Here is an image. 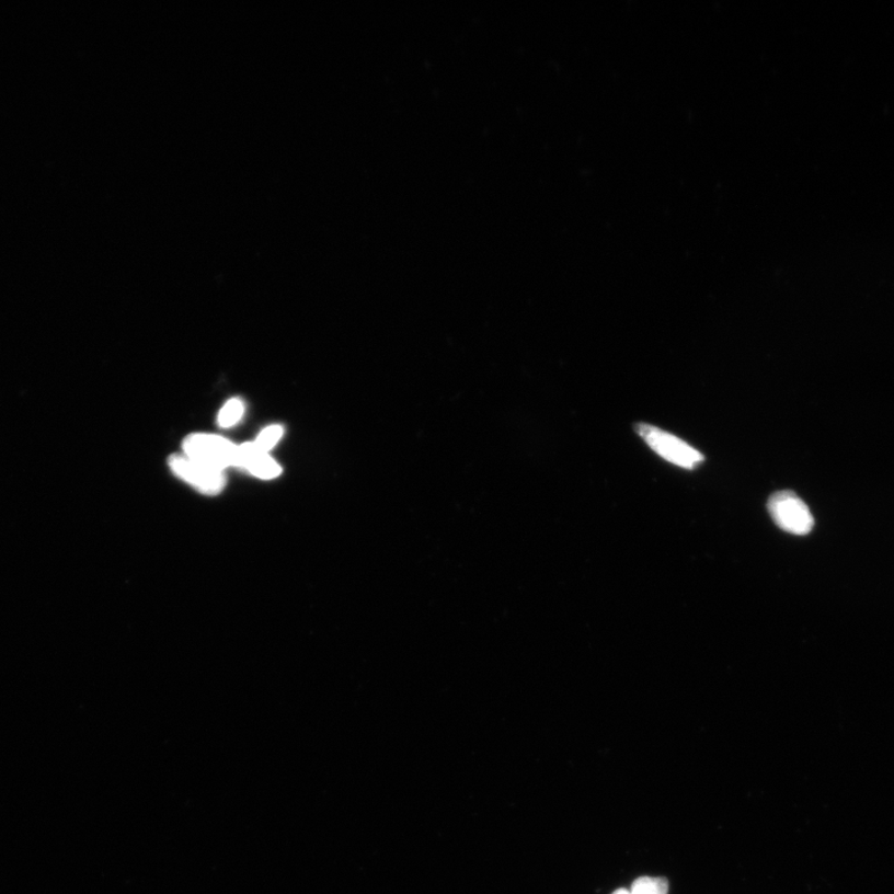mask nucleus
Returning a JSON list of instances; mask_svg holds the SVG:
<instances>
[{
  "label": "nucleus",
  "mask_w": 894,
  "mask_h": 894,
  "mask_svg": "<svg viewBox=\"0 0 894 894\" xmlns=\"http://www.w3.org/2000/svg\"><path fill=\"white\" fill-rule=\"evenodd\" d=\"M183 450L186 458L218 471H224L229 466L237 463L238 446L218 435L192 434L186 436Z\"/></svg>",
  "instance_id": "nucleus-1"
},
{
  "label": "nucleus",
  "mask_w": 894,
  "mask_h": 894,
  "mask_svg": "<svg viewBox=\"0 0 894 894\" xmlns=\"http://www.w3.org/2000/svg\"><path fill=\"white\" fill-rule=\"evenodd\" d=\"M768 511L775 524L790 535L806 536L814 528L812 512L794 492L775 493L768 501Z\"/></svg>",
  "instance_id": "nucleus-2"
},
{
  "label": "nucleus",
  "mask_w": 894,
  "mask_h": 894,
  "mask_svg": "<svg viewBox=\"0 0 894 894\" xmlns=\"http://www.w3.org/2000/svg\"><path fill=\"white\" fill-rule=\"evenodd\" d=\"M637 432L661 458L679 466V468L691 470L704 460V456L700 451L678 439V437L661 431L658 427L639 424Z\"/></svg>",
  "instance_id": "nucleus-3"
},
{
  "label": "nucleus",
  "mask_w": 894,
  "mask_h": 894,
  "mask_svg": "<svg viewBox=\"0 0 894 894\" xmlns=\"http://www.w3.org/2000/svg\"><path fill=\"white\" fill-rule=\"evenodd\" d=\"M171 470L192 484L205 495L216 496L226 488L227 479L224 471L208 468L197 461L186 458L185 455H173L170 458Z\"/></svg>",
  "instance_id": "nucleus-4"
},
{
  "label": "nucleus",
  "mask_w": 894,
  "mask_h": 894,
  "mask_svg": "<svg viewBox=\"0 0 894 894\" xmlns=\"http://www.w3.org/2000/svg\"><path fill=\"white\" fill-rule=\"evenodd\" d=\"M236 468L244 469L263 480H273L282 473V466L254 442L238 446Z\"/></svg>",
  "instance_id": "nucleus-5"
},
{
  "label": "nucleus",
  "mask_w": 894,
  "mask_h": 894,
  "mask_svg": "<svg viewBox=\"0 0 894 894\" xmlns=\"http://www.w3.org/2000/svg\"><path fill=\"white\" fill-rule=\"evenodd\" d=\"M631 894H667L668 882L664 878H640L632 883Z\"/></svg>",
  "instance_id": "nucleus-6"
},
{
  "label": "nucleus",
  "mask_w": 894,
  "mask_h": 894,
  "mask_svg": "<svg viewBox=\"0 0 894 894\" xmlns=\"http://www.w3.org/2000/svg\"><path fill=\"white\" fill-rule=\"evenodd\" d=\"M244 414V404L240 399H231L222 406L218 416V423L221 427L234 426Z\"/></svg>",
  "instance_id": "nucleus-7"
},
{
  "label": "nucleus",
  "mask_w": 894,
  "mask_h": 894,
  "mask_svg": "<svg viewBox=\"0 0 894 894\" xmlns=\"http://www.w3.org/2000/svg\"><path fill=\"white\" fill-rule=\"evenodd\" d=\"M284 435V428L279 425H273L265 428V431L261 432L257 436V439L254 442L260 449L268 452L273 449V447L282 440Z\"/></svg>",
  "instance_id": "nucleus-8"
},
{
  "label": "nucleus",
  "mask_w": 894,
  "mask_h": 894,
  "mask_svg": "<svg viewBox=\"0 0 894 894\" xmlns=\"http://www.w3.org/2000/svg\"><path fill=\"white\" fill-rule=\"evenodd\" d=\"M612 894H631V892L626 889H620L618 891H615Z\"/></svg>",
  "instance_id": "nucleus-9"
}]
</instances>
